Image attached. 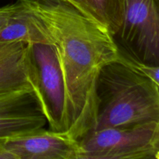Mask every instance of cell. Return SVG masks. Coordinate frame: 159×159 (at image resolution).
Returning <instances> with one entry per match:
<instances>
[{"label":"cell","instance_id":"1","mask_svg":"<svg viewBox=\"0 0 159 159\" xmlns=\"http://www.w3.org/2000/svg\"><path fill=\"white\" fill-rule=\"evenodd\" d=\"M28 6L33 23L55 51L66 94L67 134L78 141L94 128L98 77L117 60V43L65 0H28Z\"/></svg>","mask_w":159,"mask_h":159},{"label":"cell","instance_id":"2","mask_svg":"<svg viewBox=\"0 0 159 159\" xmlns=\"http://www.w3.org/2000/svg\"><path fill=\"white\" fill-rule=\"evenodd\" d=\"M96 93L93 130L159 122V85L118 61L101 70Z\"/></svg>","mask_w":159,"mask_h":159},{"label":"cell","instance_id":"3","mask_svg":"<svg viewBox=\"0 0 159 159\" xmlns=\"http://www.w3.org/2000/svg\"><path fill=\"white\" fill-rule=\"evenodd\" d=\"M159 0H124L117 45L148 64L159 65Z\"/></svg>","mask_w":159,"mask_h":159},{"label":"cell","instance_id":"4","mask_svg":"<svg viewBox=\"0 0 159 159\" xmlns=\"http://www.w3.org/2000/svg\"><path fill=\"white\" fill-rule=\"evenodd\" d=\"M30 51L35 70L37 98L48 130L67 133L66 94L55 51L48 43L31 44Z\"/></svg>","mask_w":159,"mask_h":159},{"label":"cell","instance_id":"5","mask_svg":"<svg viewBox=\"0 0 159 159\" xmlns=\"http://www.w3.org/2000/svg\"><path fill=\"white\" fill-rule=\"evenodd\" d=\"M79 154L107 155L159 148V122L93 130L78 140Z\"/></svg>","mask_w":159,"mask_h":159},{"label":"cell","instance_id":"6","mask_svg":"<svg viewBox=\"0 0 159 159\" xmlns=\"http://www.w3.org/2000/svg\"><path fill=\"white\" fill-rule=\"evenodd\" d=\"M41 105L32 86L0 93V138L44 128Z\"/></svg>","mask_w":159,"mask_h":159},{"label":"cell","instance_id":"7","mask_svg":"<svg viewBox=\"0 0 159 159\" xmlns=\"http://www.w3.org/2000/svg\"><path fill=\"white\" fill-rule=\"evenodd\" d=\"M0 145L17 159H71L79 153L78 141L68 134L44 128L0 138Z\"/></svg>","mask_w":159,"mask_h":159},{"label":"cell","instance_id":"8","mask_svg":"<svg viewBox=\"0 0 159 159\" xmlns=\"http://www.w3.org/2000/svg\"><path fill=\"white\" fill-rule=\"evenodd\" d=\"M25 85L32 86L37 94L30 44L0 42V93Z\"/></svg>","mask_w":159,"mask_h":159},{"label":"cell","instance_id":"9","mask_svg":"<svg viewBox=\"0 0 159 159\" xmlns=\"http://www.w3.org/2000/svg\"><path fill=\"white\" fill-rule=\"evenodd\" d=\"M97 24L108 30L115 37L124 14V0H65Z\"/></svg>","mask_w":159,"mask_h":159},{"label":"cell","instance_id":"10","mask_svg":"<svg viewBox=\"0 0 159 159\" xmlns=\"http://www.w3.org/2000/svg\"><path fill=\"white\" fill-rule=\"evenodd\" d=\"M0 42L48 43L31 20L28 0H17V8L0 30Z\"/></svg>","mask_w":159,"mask_h":159},{"label":"cell","instance_id":"11","mask_svg":"<svg viewBox=\"0 0 159 159\" xmlns=\"http://www.w3.org/2000/svg\"><path fill=\"white\" fill-rule=\"evenodd\" d=\"M138 74L146 76L159 85V65L148 64L118 46L117 60Z\"/></svg>","mask_w":159,"mask_h":159},{"label":"cell","instance_id":"12","mask_svg":"<svg viewBox=\"0 0 159 159\" xmlns=\"http://www.w3.org/2000/svg\"><path fill=\"white\" fill-rule=\"evenodd\" d=\"M71 159H159V148L107 155H85L79 153Z\"/></svg>","mask_w":159,"mask_h":159},{"label":"cell","instance_id":"13","mask_svg":"<svg viewBox=\"0 0 159 159\" xmlns=\"http://www.w3.org/2000/svg\"><path fill=\"white\" fill-rule=\"evenodd\" d=\"M17 8V1L15 2L0 6V30L4 27L9 21L11 16L14 13Z\"/></svg>","mask_w":159,"mask_h":159},{"label":"cell","instance_id":"14","mask_svg":"<svg viewBox=\"0 0 159 159\" xmlns=\"http://www.w3.org/2000/svg\"><path fill=\"white\" fill-rule=\"evenodd\" d=\"M0 159H17L9 152L0 145Z\"/></svg>","mask_w":159,"mask_h":159}]
</instances>
